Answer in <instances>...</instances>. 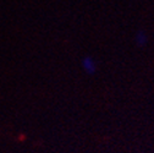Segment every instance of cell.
Returning a JSON list of instances; mask_svg holds the SVG:
<instances>
[{
  "mask_svg": "<svg viewBox=\"0 0 154 153\" xmlns=\"http://www.w3.org/2000/svg\"><path fill=\"white\" fill-rule=\"evenodd\" d=\"M82 69L87 72V73H94L97 70V64L93 60V58L91 56H86L82 59Z\"/></svg>",
  "mask_w": 154,
  "mask_h": 153,
  "instance_id": "6da1fadb",
  "label": "cell"
},
{
  "mask_svg": "<svg viewBox=\"0 0 154 153\" xmlns=\"http://www.w3.org/2000/svg\"><path fill=\"white\" fill-rule=\"evenodd\" d=\"M136 43H137L138 45H141V47L146 45V43H147V34H146L143 31H140V32L136 34Z\"/></svg>",
  "mask_w": 154,
  "mask_h": 153,
  "instance_id": "7a4b0ae2",
  "label": "cell"
}]
</instances>
